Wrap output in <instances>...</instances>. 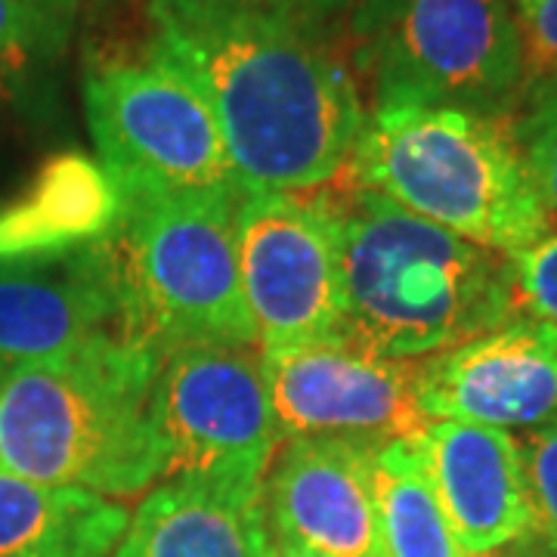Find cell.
<instances>
[{
  "mask_svg": "<svg viewBox=\"0 0 557 557\" xmlns=\"http://www.w3.org/2000/svg\"><path fill=\"white\" fill-rule=\"evenodd\" d=\"M149 50L218 119L242 193H310L354 159L366 109L307 16L223 0H149Z\"/></svg>",
  "mask_w": 557,
  "mask_h": 557,
  "instance_id": "6da1fadb",
  "label": "cell"
},
{
  "mask_svg": "<svg viewBox=\"0 0 557 557\" xmlns=\"http://www.w3.org/2000/svg\"><path fill=\"white\" fill-rule=\"evenodd\" d=\"M325 199L341 233L344 341L418 362L518 317L511 258L403 211L357 180Z\"/></svg>",
  "mask_w": 557,
  "mask_h": 557,
  "instance_id": "7a4b0ae2",
  "label": "cell"
},
{
  "mask_svg": "<svg viewBox=\"0 0 557 557\" xmlns=\"http://www.w3.org/2000/svg\"><path fill=\"white\" fill-rule=\"evenodd\" d=\"M161 357L127 338L3 366L0 471L44 486L131 498L164 478L149 418Z\"/></svg>",
  "mask_w": 557,
  "mask_h": 557,
  "instance_id": "3957f363",
  "label": "cell"
},
{
  "mask_svg": "<svg viewBox=\"0 0 557 557\" xmlns=\"http://www.w3.org/2000/svg\"><path fill=\"white\" fill-rule=\"evenodd\" d=\"M347 171L403 211L505 258L552 226L518 134L502 119L468 109L375 106L366 112Z\"/></svg>",
  "mask_w": 557,
  "mask_h": 557,
  "instance_id": "277c9868",
  "label": "cell"
},
{
  "mask_svg": "<svg viewBox=\"0 0 557 557\" xmlns=\"http://www.w3.org/2000/svg\"><path fill=\"white\" fill-rule=\"evenodd\" d=\"M230 196L124 199L112 233L127 335L161 359L180 347H258Z\"/></svg>",
  "mask_w": 557,
  "mask_h": 557,
  "instance_id": "5b68a950",
  "label": "cell"
},
{
  "mask_svg": "<svg viewBox=\"0 0 557 557\" xmlns=\"http://www.w3.org/2000/svg\"><path fill=\"white\" fill-rule=\"evenodd\" d=\"M354 25L375 106H453L498 119L527 81L511 0H362Z\"/></svg>",
  "mask_w": 557,
  "mask_h": 557,
  "instance_id": "8992f818",
  "label": "cell"
},
{
  "mask_svg": "<svg viewBox=\"0 0 557 557\" xmlns=\"http://www.w3.org/2000/svg\"><path fill=\"white\" fill-rule=\"evenodd\" d=\"M84 109L124 199L245 196L211 106L159 53L90 72Z\"/></svg>",
  "mask_w": 557,
  "mask_h": 557,
  "instance_id": "52a82bcc",
  "label": "cell"
},
{
  "mask_svg": "<svg viewBox=\"0 0 557 557\" xmlns=\"http://www.w3.org/2000/svg\"><path fill=\"white\" fill-rule=\"evenodd\" d=\"M149 418L164 453V478L233 480L263 486L282 446L263 354L205 344L161 359Z\"/></svg>",
  "mask_w": 557,
  "mask_h": 557,
  "instance_id": "ba28073f",
  "label": "cell"
},
{
  "mask_svg": "<svg viewBox=\"0 0 557 557\" xmlns=\"http://www.w3.org/2000/svg\"><path fill=\"white\" fill-rule=\"evenodd\" d=\"M236 242L263 357L338 335L344 263L325 193H245L236 201Z\"/></svg>",
  "mask_w": 557,
  "mask_h": 557,
  "instance_id": "9c48e42d",
  "label": "cell"
},
{
  "mask_svg": "<svg viewBox=\"0 0 557 557\" xmlns=\"http://www.w3.org/2000/svg\"><path fill=\"white\" fill-rule=\"evenodd\" d=\"M282 443L350 437L387 443L418 434L416 362L384 359L341 335L263 357Z\"/></svg>",
  "mask_w": 557,
  "mask_h": 557,
  "instance_id": "30bf717a",
  "label": "cell"
},
{
  "mask_svg": "<svg viewBox=\"0 0 557 557\" xmlns=\"http://www.w3.org/2000/svg\"><path fill=\"white\" fill-rule=\"evenodd\" d=\"M428 421L542 428L557 418V325L511 317L478 338L416 362Z\"/></svg>",
  "mask_w": 557,
  "mask_h": 557,
  "instance_id": "8fae6325",
  "label": "cell"
},
{
  "mask_svg": "<svg viewBox=\"0 0 557 557\" xmlns=\"http://www.w3.org/2000/svg\"><path fill=\"white\" fill-rule=\"evenodd\" d=\"M379 446L350 437L288 440L263 478L273 542L317 557H384L375 511Z\"/></svg>",
  "mask_w": 557,
  "mask_h": 557,
  "instance_id": "7c38bea8",
  "label": "cell"
},
{
  "mask_svg": "<svg viewBox=\"0 0 557 557\" xmlns=\"http://www.w3.org/2000/svg\"><path fill=\"white\" fill-rule=\"evenodd\" d=\"M102 338L131 341L112 236L0 273V366L62 357Z\"/></svg>",
  "mask_w": 557,
  "mask_h": 557,
  "instance_id": "4fadbf2b",
  "label": "cell"
},
{
  "mask_svg": "<svg viewBox=\"0 0 557 557\" xmlns=\"http://www.w3.org/2000/svg\"><path fill=\"white\" fill-rule=\"evenodd\" d=\"M416 443L465 555H490L533 533L523 453L508 431L428 421Z\"/></svg>",
  "mask_w": 557,
  "mask_h": 557,
  "instance_id": "5bb4252c",
  "label": "cell"
},
{
  "mask_svg": "<svg viewBox=\"0 0 557 557\" xmlns=\"http://www.w3.org/2000/svg\"><path fill=\"white\" fill-rule=\"evenodd\" d=\"M263 486L208 478H164L131 515L109 557H267Z\"/></svg>",
  "mask_w": 557,
  "mask_h": 557,
  "instance_id": "9a60e30c",
  "label": "cell"
},
{
  "mask_svg": "<svg viewBox=\"0 0 557 557\" xmlns=\"http://www.w3.org/2000/svg\"><path fill=\"white\" fill-rule=\"evenodd\" d=\"M124 196L100 159L69 149L44 161L20 196L0 205V267L69 258L121 226Z\"/></svg>",
  "mask_w": 557,
  "mask_h": 557,
  "instance_id": "2e32d148",
  "label": "cell"
},
{
  "mask_svg": "<svg viewBox=\"0 0 557 557\" xmlns=\"http://www.w3.org/2000/svg\"><path fill=\"white\" fill-rule=\"evenodd\" d=\"M127 523L115 498L0 471V557H109Z\"/></svg>",
  "mask_w": 557,
  "mask_h": 557,
  "instance_id": "e0dca14e",
  "label": "cell"
},
{
  "mask_svg": "<svg viewBox=\"0 0 557 557\" xmlns=\"http://www.w3.org/2000/svg\"><path fill=\"white\" fill-rule=\"evenodd\" d=\"M375 511L384 557H468L428 478L416 434L379 446Z\"/></svg>",
  "mask_w": 557,
  "mask_h": 557,
  "instance_id": "ac0fdd59",
  "label": "cell"
},
{
  "mask_svg": "<svg viewBox=\"0 0 557 557\" xmlns=\"http://www.w3.org/2000/svg\"><path fill=\"white\" fill-rule=\"evenodd\" d=\"M81 0H0V100H32L65 57Z\"/></svg>",
  "mask_w": 557,
  "mask_h": 557,
  "instance_id": "d6986e66",
  "label": "cell"
},
{
  "mask_svg": "<svg viewBox=\"0 0 557 557\" xmlns=\"http://www.w3.org/2000/svg\"><path fill=\"white\" fill-rule=\"evenodd\" d=\"M523 453V474L533 511V533L542 539L548 555L557 557V418L536 428Z\"/></svg>",
  "mask_w": 557,
  "mask_h": 557,
  "instance_id": "ffe728a7",
  "label": "cell"
},
{
  "mask_svg": "<svg viewBox=\"0 0 557 557\" xmlns=\"http://www.w3.org/2000/svg\"><path fill=\"white\" fill-rule=\"evenodd\" d=\"M520 152L548 214H557V87L533 109L518 134Z\"/></svg>",
  "mask_w": 557,
  "mask_h": 557,
  "instance_id": "44dd1931",
  "label": "cell"
},
{
  "mask_svg": "<svg viewBox=\"0 0 557 557\" xmlns=\"http://www.w3.org/2000/svg\"><path fill=\"white\" fill-rule=\"evenodd\" d=\"M518 300L533 317L557 325V233L542 239L511 258Z\"/></svg>",
  "mask_w": 557,
  "mask_h": 557,
  "instance_id": "7402d4cb",
  "label": "cell"
},
{
  "mask_svg": "<svg viewBox=\"0 0 557 557\" xmlns=\"http://www.w3.org/2000/svg\"><path fill=\"white\" fill-rule=\"evenodd\" d=\"M518 25L523 38L527 78L557 87V0H518Z\"/></svg>",
  "mask_w": 557,
  "mask_h": 557,
  "instance_id": "603a6c76",
  "label": "cell"
},
{
  "mask_svg": "<svg viewBox=\"0 0 557 557\" xmlns=\"http://www.w3.org/2000/svg\"><path fill=\"white\" fill-rule=\"evenodd\" d=\"M223 3H239V7H258V10H278V13H295V16H313L319 7L332 0H223Z\"/></svg>",
  "mask_w": 557,
  "mask_h": 557,
  "instance_id": "cb8c5ba5",
  "label": "cell"
},
{
  "mask_svg": "<svg viewBox=\"0 0 557 557\" xmlns=\"http://www.w3.org/2000/svg\"><path fill=\"white\" fill-rule=\"evenodd\" d=\"M267 557H317V555L300 552V548H292V545H282V542H273V545H270V555Z\"/></svg>",
  "mask_w": 557,
  "mask_h": 557,
  "instance_id": "d4e9b609",
  "label": "cell"
},
{
  "mask_svg": "<svg viewBox=\"0 0 557 557\" xmlns=\"http://www.w3.org/2000/svg\"><path fill=\"white\" fill-rule=\"evenodd\" d=\"M478 557H523L518 552H508V548H498V552H490V555H478Z\"/></svg>",
  "mask_w": 557,
  "mask_h": 557,
  "instance_id": "484cf974",
  "label": "cell"
},
{
  "mask_svg": "<svg viewBox=\"0 0 557 557\" xmlns=\"http://www.w3.org/2000/svg\"><path fill=\"white\" fill-rule=\"evenodd\" d=\"M0 372H3V366H0Z\"/></svg>",
  "mask_w": 557,
  "mask_h": 557,
  "instance_id": "4316f807",
  "label": "cell"
}]
</instances>
